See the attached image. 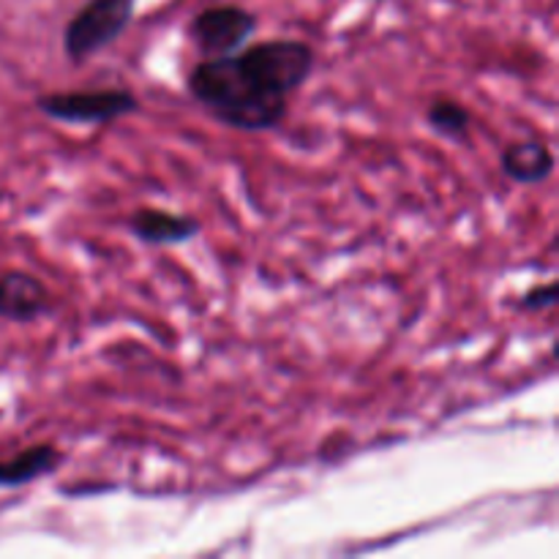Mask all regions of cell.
Listing matches in <instances>:
<instances>
[{
    "label": "cell",
    "instance_id": "1",
    "mask_svg": "<svg viewBox=\"0 0 559 559\" xmlns=\"http://www.w3.org/2000/svg\"><path fill=\"white\" fill-rule=\"evenodd\" d=\"M191 96L218 120L238 131H271L287 118V96L267 93L251 80L238 55L205 58L186 80Z\"/></svg>",
    "mask_w": 559,
    "mask_h": 559
},
{
    "label": "cell",
    "instance_id": "2",
    "mask_svg": "<svg viewBox=\"0 0 559 559\" xmlns=\"http://www.w3.org/2000/svg\"><path fill=\"white\" fill-rule=\"evenodd\" d=\"M246 74L267 93L289 96L314 71V49L295 38H278V41H260L238 55Z\"/></svg>",
    "mask_w": 559,
    "mask_h": 559
},
{
    "label": "cell",
    "instance_id": "3",
    "mask_svg": "<svg viewBox=\"0 0 559 559\" xmlns=\"http://www.w3.org/2000/svg\"><path fill=\"white\" fill-rule=\"evenodd\" d=\"M134 5L136 0H91L85 9L76 11L63 33V49L71 63H87L93 55L118 41L131 25Z\"/></svg>",
    "mask_w": 559,
    "mask_h": 559
},
{
    "label": "cell",
    "instance_id": "4",
    "mask_svg": "<svg viewBox=\"0 0 559 559\" xmlns=\"http://www.w3.org/2000/svg\"><path fill=\"white\" fill-rule=\"evenodd\" d=\"M38 112L60 123H109L140 112V98L126 87H102V91H66L44 93L36 98Z\"/></svg>",
    "mask_w": 559,
    "mask_h": 559
},
{
    "label": "cell",
    "instance_id": "5",
    "mask_svg": "<svg viewBox=\"0 0 559 559\" xmlns=\"http://www.w3.org/2000/svg\"><path fill=\"white\" fill-rule=\"evenodd\" d=\"M257 31V16L240 5H216L194 16L189 38L202 58H227L238 55L251 33Z\"/></svg>",
    "mask_w": 559,
    "mask_h": 559
},
{
    "label": "cell",
    "instance_id": "6",
    "mask_svg": "<svg viewBox=\"0 0 559 559\" xmlns=\"http://www.w3.org/2000/svg\"><path fill=\"white\" fill-rule=\"evenodd\" d=\"M52 311V295L33 273L9 271L0 276V317L9 322H36Z\"/></svg>",
    "mask_w": 559,
    "mask_h": 559
},
{
    "label": "cell",
    "instance_id": "7",
    "mask_svg": "<svg viewBox=\"0 0 559 559\" xmlns=\"http://www.w3.org/2000/svg\"><path fill=\"white\" fill-rule=\"evenodd\" d=\"M129 229L147 246H178L200 235V222L158 207H136L129 216Z\"/></svg>",
    "mask_w": 559,
    "mask_h": 559
},
{
    "label": "cell",
    "instance_id": "8",
    "mask_svg": "<svg viewBox=\"0 0 559 559\" xmlns=\"http://www.w3.org/2000/svg\"><path fill=\"white\" fill-rule=\"evenodd\" d=\"M502 173L519 186L546 183L555 173V153L540 140L513 142L502 151Z\"/></svg>",
    "mask_w": 559,
    "mask_h": 559
},
{
    "label": "cell",
    "instance_id": "9",
    "mask_svg": "<svg viewBox=\"0 0 559 559\" xmlns=\"http://www.w3.org/2000/svg\"><path fill=\"white\" fill-rule=\"evenodd\" d=\"M63 464V453L55 445H33L16 453L14 459L0 462V489H16V486L33 484L38 478H47L49 473Z\"/></svg>",
    "mask_w": 559,
    "mask_h": 559
},
{
    "label": "cell",
    "instance_id": "10",
    "mask_svg": "<svg viewBox=\"0 0 559 559\" xmlns=\"http://www.w3.org/2000/svg\"><path fill=\"white\" fill-rule=\"evenodd\" d=\"M426 126L442 140L464 142L473 129V112L456 98H435L426 109Z\"/></svg>",
    "mask_w": 559,
    "mask_h": 559
},
{
    "label": "cell",
    "instance_id": "11",
    "mask_svg": "<svg viewBox=\"0 0 559 559\" xmlns=\"http://www.w3.org/2000/svg\"><path fill=\"white\" fill-rule=\"evenodd\" d=\"M559 304V284L546 282L538 284V287L527 289V293L519 298V309L524 311H549Z\"/></svg>",
    "mask_w": 559,
    "mask_h": 559
}]
</instances>
